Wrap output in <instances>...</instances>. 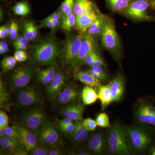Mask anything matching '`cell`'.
<instances>
[{
    "mask_svg": "<svg viewBox=\"0 0 155 155\" xmlns=\"http://www.w3.org/2000/svg\"><path fill=\"white\" fill-rule=\"evenodd\" d=\"M107 141L108 150L112 154L128 155L133 152L127 128L119 123L109 127Z\"/></svg>",
    "mask_w": 155,
    "mask_h": 155,
    "instance_id": "obj_1",
    "label": "cell"
},
{
    "mask_svg": "<svg viewBox=\"0 0 155 155\" xmlns=\"http://www.w3.org/2000/svg\"><path fill=\"white\" fill-rule=\"evenodd\" d=\"M58 45L52 38L45 39L37 45L33 52L35 61L42 65H48L54 63L58 54Z\"/></svg>",
    "mask_w": 155,
    "mask_h": 155,
    "instance_id": "obj_2",
    "label": "cell"
},
{
    "mask_svg": "<svg viewBox=\"0 0 155 155\" xmlns=\"http://www.w3.org/2000/svg\"><path fill=\"white\" fill-rule=\"evenodd\" d=\"M129 141L134 151L143 152L152 143V132L143 127L132 126L127 128Z\"/></svg>",
    "mask_w": 155,
    "mask_h": 155,
    "instance_id": "obj_3",
    "label": "cell"
},
{
    "mask_svg": "<svg viewBox=\"0 0 155 155\" xmlns=\"http://www.w3.org/2000/svg\"><path fill=\"white\" fill-rule=\"evenodd\" d=\"M35 134L39 143L43 146L54 147L58 146L62 142L57 126L48 121Z\"/></svg>",
    "mask_w": 155,
    "mask_h": 155,
    "instance_id": "obj_4",
    "label": "cell"
},
{
    "mask_svg": "<svg viewBox=\"0 0 155 155\" xmlns=\"http://www.w3.org/2000/svg\"><path fill=\"white\" fill-rule=\"evenodd\" d=\"M20 124L35 133L48 121L44 111L39 108L29 110L19 117Z\"/></svg>",
    "mask_w": 155,
    "mask_h": 155,
    "instance_id": "obj_5",
    "label": "cell"
},
{
    "mask_svg": "<svg viewBox=\"0 0 155 155\" xmlns=\"http://www.w3.org/2000/svg\"><path fill=\"white\" fill-rule=\"evenodd\" d=\"M103 46L113 53H117L120 48V41L115 24L112 19H107L101 34Z\"/></svg>",
    "mask_w": 155,
    "mask_h": 155,
    "instance_id": "obj_6",
    "label": "cell"
},
{
    "mask_svg": "<svg viewBox=\"0 0 155 155\" xmlns=\"http://www.w3.org/2000/svg\"><path fill=\"white\" fill-rule=\"evenodd\" d=\"M84 33L81 32L73 35L66 40L61 53V58L64 64L71 65L75 60L79 52Z\"/></svg>",
    "mask_w": 155,
    "mask_h": 155,
    "instance_id": "obj_7",
    "label": "cell"
},
{
    "mask_svg": "<svg viewBox=\"0 0 155 155\" xmlns=\"http://www.w3.org/2000/svg\"><path fill=\"white\" fill-rule=\"evenodd\" d=\"M17 104L19 107H27L43 102L41 95L29 86L18 89L16 93Z\"/></svg>",
    "mask_w": 155,
    "mask_h": 155,
    "instance_id": "obj_8",
    "label": "cell"
},
{
    "mask_svg": "<svg viewBox=\"0 0 155 155\" xmlns=\"http://www.w3.org/2000/svg\"><path fill=\"white\" fill-rule=\"evenodd\" d=\"M97 43L95 36L84 32L78 54L71 65L77 66L82 64L84 58L91 53L96 51Z\"/></svg>",
    "mask_w": 155,
    "mask_h": 155,
    "instance_id": "obj_9",
    "label": "cell"
},
{
    "mask_svg": "<svg viewBox=\"0 0 155 155\" xmlns=\"http://www.w3.org/2000/svg\"><path fill=\"white\" fill-rule=\"evenodd\" d=\"M34 74L33 69L28 66L18 67L14 71L11 79V84L14 88H22L30 82Z\"/></svg>",
    "mask_w": 155,
    "mask_h": 155,
    "instance_id": "obj_10",
    "label": "cell"
},
{
    "mask_svg": "<svg viewBox=\"0 0 155 155\" xmlns=\"http://www.w3.org/2000/svg\"><path fill=\"white\" fill-rule=\"evenodd\" d=\"M149 3L146 0H136L130 4L125 10L127 16L136 20H144L148 19L147 10Z\"/></svg>",
    "mask_w": 155,
    "mask_h": 155,
    "instance_id": "obj_11",
    "label": "cell"
},
{
    "mask_svg": "<svg viewBox=\"0 0 155 155\" xmlns=\"http://www.w3.org/2000/svg\"><path fill=\"white\" fill-rule=\"evenodd\" d=\"M19 134L22 144L28 152L31 151L37 146V138L35 134L21 124H15L12 126Z\"/></svg>",
    "mask_w": 155,
    "mask_h": 155,
    "instance_id": "obj_12",
    "label": "cell"
},
{
    "mask_svg": "<svg viewBox=\"0 0 155 155\" xmlns=\"http://www.w3.org/2000/svg\"><path fill=\"white\" fill-rule=\"evenodd\" d=\"M66 83V77L61 70L58 71L54 78L47 86V93L51 98L56 99Z\"/></svg>",
    "mask_w": 155,
    "mask_h": 155,
    "instance_id": "obj_13",
    "label": "cell"
},
{
    "mask_svg": "<svg viewBox=\"0 0 155 155\" xmlns=\"http://www.w3.org/2000/svg\"><path fill=\"white\" fill-rule=\"evenodd\" d=\"M108 84L112 92L113 102L121 101L125 90V81L123 76L121 74L116 75Z\"/></svg>",
    "mask_w": 155,
    "mask_h": 155,
    "instance_id": "obj_14",
    "label": "cell"
},
{
    "mask_svg": "<svg viewBox=\"0 0 155 155\" xmlns=\"http://www.w3.org/2000/svg\"><path fill=\"white\" fill-rule=\"evenodd\" d=\"M78 95L77 87L74 84H69L63 89L56 99L59 104H67L75 101Z\"/></svg>",
    "mask_w": 155,
    "mask_h": 155,
    "instance_id": "obj_15",
    "label": "cell"
},
{
    "mask_svg": "<svg viewBox=\"0 0 155 155\" xmlns=\"http://www.w3.org/2000/svg\"><path fill=\"white\" fill-rule=\"evenodd\" d=\"M98 14L95 9L88 13L83 14L76 19L75 26L77 30L81 32H85L90 26L94 22L98 17Z\"/></svg>",
    "mask_w": 155,
    "mask_h": 155,
    "instance_id": "obj_16",
    "label": "cell"
},
{
    "mask_svg": "<svg viewBox=\"0 0 155 155\" xmlns=\"http://www.w3.org/2000/svg\"><path fill=\"white\" fill-rule=\"evenodd\" d=\"M84 106L81 104H73L67 106L61 111V114L65 117L74 121L83 120Z\"/></svg>",
    "mask_w": 155,
    "mask_h": 155,
    "instance_id": "obj_17",
    "label": "cell"
},
{
    "mask_svg": "<svg viewBox=\"0 0 155 155\" xmlns=\"http://www.w3.org/2000/svg\"><path fill=\"white\" fill-rule=\"evenodd\" d=\"M105 140L103 133L98 132L95 134L90 139L87 147L93 153L100 154L104 152L105 148Z\"/></svg>",
    "mask_w": 155,
    "mask_h": 155,
    "instance_id": "obj_18",
    "label": "cell"
},
{
    "mask_svg": "<svg viewBox=\"0 0 155 155\" xmlns=\"http://www.w3.org/2000/svg\"><path fill=\"white\" fill-rule=\"evenodd\" d=\"M94 9V5L91 0H74L72 12L76 19Z\"/></svg>",
    "mask_w": 155,
    "mask_h": 155,
    "instance_id": "obj_19",
    "label": "cell"
},
{
    "mask_svg": "<svg viewBox=\"0 0 155 155\" xmlns=\"http://www.w3.org/2000/svg\"><path fill=\"white\" fill-rule=\"evenodd\" d=\"M75 78L87 86L91 87L97 89L101 85L100 80L89 72L78 71L76 73Z\"/></svg>",
    "mask_w": 155,
    "mask_h": 155,
    "instance_id": "obj_20",
    "label": "cell"
},
{
    "mask_svg": "<svg viewBox=\"0 0 155 155\" xmlns=\"http://www.w3.org/2000/svg\"><path fill=\"white\" fill-rule=\"evenodd\" d=\"M101 104L102 110H104L107 106L113 102L112 92L109 84L100 85L97 92Z\"/></svg>",
    "mask_w": 155,
    "mask_h": 155,
    "instance_id": "obj_21",
    "label": "cell"
},
{
    "mask_svg": "<svg viewBox=\"0 0 155 155\" xmlns=\"http://www.w3.org/2000/svg\"><path fill=\"white\" fill-rule=\"evenodd\" d=\"M58 72L55 66H51L39 72L38 80L43 85L47 86L54 78Z\"/></svg>",
    "mask_w": 155,
    "mask_h": 155,
    "instance_id": "obj_22",
    "label": "cell"
},
{
    "mask_svg": "<svg viewBox=\"0 0 155 155\" xmlns=\"http://www.w3.org/2000/svg\"><path fill=\"white\" fill-rule=\"evenodd\" d=\"M82 120L75 121L76 127L72 136V140L75 143H81L85 141L88 137L89 131L84 127Z\"/></svg>",
    "mask_w": 155,
    "mask_h": 155,
    "instance_id": "obj_23",
    "label": "cell"
},
{
    "mask_svg": "<svg viewBox=\"0 0 155 155\" xmlns=\"http://www.w3.org/2000/svg\"><path fill=\"white\" fill-rule=\"evenodd\" d=\"M107 19L105 16L99 14L97 18L87 29V33L94 36L101 35Z\"/></svg>",
    "mask_w": 155,
    "mask_h": 155,
    "instance_id": "obj_24",
    "label": "cell"
},
{
    "mask_svg": "<svg viewBox=\"0 0 155 155\" xmlns=\"http://www.w3.org/2000/svg\"><path fill=\"white\" fill-rule=\"evenodd\" d=\"M82 100L84 104L89 105L96 101L98 99L97 93L93 87L86 86L83 88L82 91Z\"/></svg>",
    "mask_w": 155,
    "mask_h": 155,
    "instance_id": "obj_25",
    "label": "cell"
},
{
    "mask_svg": "<svg viewBox=\"0 0 155 155\" xmlns=\"http://www.w3.org/2000/svg\"><path fill=\"white\" fill-rule=\"evenodd\" d=\"M23 36L25 37L28 41L33 40L38 35V29L36 25L31 21H25L22 25Z\"/></svg>",
    "mask_w": 155,
    "mask_h": 155,
    "instance_id": "obj_26",
    "label": "cell"
},
{
    "mask_svg": "<svg viewBox=\"0 0 155 155\" xmlns=\"http://www.w3.org/2000/svg\"><path fill=\"white\" fill-rule=\"evenodd\" d=\"M136 116L138 121L141 123L155 127V115L147 114L138 108L136 112Z\"/></svg>",
    "mask_w": 155,
    "mask_h": 155,
    "instance_id": "obj_27",
    "label": "cell"
},
{
    "mask_svg": "<svg viewBox=\"0 0 155 155\" xmlns=\"http://www.w3.org/2000/svg\"><path fill=\"white\" fill-rule=\"evenodd\" d=\"M76 17L73 12H71L62 17L61 25L62 28L67 31H70L72 27L75 25Z\"/></svg>",
    "mask_w": 155,
    "mask_h": 155,
    "instance_id": "obj_28",
    "label": "cell"
},
{
    "mask_svg": "<svg viewBox=\"0 0 155 155\" xmlns=\"http://www.w3.org/2000/svg\"><path fill=\"white\" fill-rule=\"evenodd\" d=\"M12 11L18 16H25L30 13V9L27 2L22 1L17 3L12 8Z\"/></svg>",
    "mask_w": 155,
    "mask_h": 155,
    "instance_id": "obj_29",
    "label": "cell"
},
{
    "mask_svg": "<svg viewBox=\"0 0 155 155\" xmlns=\"http://www.w3.org/2000/svg\"><path fill=\"white\" fill-rule=\"evenodd\" d=\"M108 5L115 11H121L126 10L128 7L129 0H107Z\"/></svg>",
    "mask_w": 155,
    "mask_h": 155,
    "instance_id": "obj_30",
    "label": "cell"
},
{
    "mask_svg": "<svg viewBox=\"0 0 155 155\" xmlns=\"http://www.w3.org/2000/svg\"><path fill=\"white\" fill-rule=\"evenodd\" d=\"M17 61L14 57L8 56L3 58L1 62V68L4 72L14 69L17 64Z\"/></svg>",
    "mask_w": 155,
    "mask_h": 155,
    "instance_id": "obj_31",
    "label": "cell"
},
{
    "mask_svg": "<svg viewBox=\"0 0 155 155\" xmlns=\"http://www.w3.org/2000/svg\"><path fill=\"white\" fill-rule=\"evenodd\" d=\"M74 3V0H64L60 8L62 17L72 11Z\"/></svg>",
    "mask_w": 155,
    "mask_h": 155,
    "instance_id": "obj_32",
    "label": "cell"
},
{
    "mask_svg": "<svg viewBox=\"0 0 155 155\" xmlns=\"http://www.w3.org/2000/svg\"><path fill=\"white\" fill-rule=\"evenodd\" d=\"M0 105L1 108H7L8 107V103L9 101V96L7 94V92L6 91L3 84L2 81L1 79L0 81Z\"/></svg>",
    "mask_w": 155,
    "mask_h": 155,
    "instance_id": "obj_33",
    "label": "cell"
},
{
    "mask_svg": "<svg viewBox=\"0 0 155 155\" xmlns=\"http://www.w3.org/2000/svg\"><path fill=\"white\" fill-rule=\"evenodd\" d=\"M97 126L102 127H109L111 126L109 116L105 113H101L97 115L96 119Z\"/></svg>",
    "mask_w": 155,
    "mask_h": 155,
    "instance_id": "obj_34",
    "label": "cell"
},
{
    "mask_svg": "<svg viewBox=\"0 0 155 155\" xmlns=\"http://www.w3.org/2000/svg\"><path fill=\"white\" fill-rule=\"evenodd\" d=\"M4 131L5 133L6 136L8 137L11 139L13 140L14 141L19 143L22 144V140H21L20 136L18 132L13 127H9V126H8L4 129Z\"/></svg>",
    "mask_w": 155,
    "mask_h": 155,
    "instance_id": "obj_35",
    "label": "cell"
},
{
    "mask_svg": "<svg viewBox=\"0 0 155 155\" xmlns=\"http://www.w3.org/2000/svg\"><path fill=\"white\" fill-rule=\"evenodd\" d=\"M82 125L84 127L89 131H93L95 130L97 126L96 121L90 118L83 119Z\"/></svg>",
    "mask_w": 155,
    "mask_h": 155,
    "instance_id": "obj_36",
    "label": "cell"
},
{
    "mask_svg": "<svg viewBox=\"0 0 155 155\" xmlns=\"http://www.w3.org/2000/svg\"><path fill=\"white\" fill-rule=\"evenodd\" d=\"M8 33L10 38L12 40H15L18 36V25L16 22H11L9 25Z\"/></svg>",
    "mask_w": 155,
    "mask_h": 155,
    "instance_id": "obj_37",
    "label": "cell"
},
{
    "mask_svg": "<svg viewBox=\"0 0 155 155\" xmlns=\"http://www.w3.org/2000/svg\"><path fill=\"white\" fill-rule=\"evenodd\" d=\"M14 57L17 62H24L28 60V55L24 50H16L14 53Z\"/></svg>",
    "mask_w": 155,
    "mask_h": 155,
    "instance_id": "obj_38",
    "label": "cell"
},
{
    "mask_svg": "<svg viewBox=\"0 0 155 155\" xmlns=\"http://www.w3.org/2000/svg\"><path fill=\"white\" fill-rule=\"evenodd\" d=\"M50 149L46 147L37 146L32 150L31 151L30 155H48Z\"/></svg>",
    "mask_w": 155,
    "mask_h": 155,
    "instance_id": "obj_39",
    "label": "cell"
},
{
    "mask_svg": "<svg viewBox=\"0 0 155 155\" xmlns=\"http://www.w3.org/2000/svg\"><path fill=\"white\" fill-rule=\"evenodd\" d=\"M9 125V118L5 111H0V128L4 130Z\"/></svg>",
    "mask_w": 155,
    "mask_h": 155,
    "instance_id": "obj_40",
    "label": "cell"
},
{
    "mask_svg": "<svg viewBox=\"0 0 155 155\" xmlns=\"http://www.w3.org/2000/svg\"><path fill=\"white\" fill-rule=\"evenodd\" d=\"M138 108L147 114L155 115V107L153 105L146 103H143Z\"/></svg>",
    "mask_w": 155,
    "mask_h": 155,
    "instance_id": "obj_41",
    "label": "cell"
},
{
    "mask_svg": "<svg viewBox=\"0 0 155 155\" xmlns=\"http://www.w3.org/2000/svg\"><path fill=\"white\" fill-rule=\"evenodd\" d=\"M59 127L61 131L64 132V133L69 134V135H72L75 131L76 125H75V122H74V123L69 124V125L59 126Z\"/></svg>",
    "mask_w": 155,
    "mask_h": 155,
    "instance_id": "obj_42",
    "label": "cell"
},
{
    "mask_svg": "<svg viewBox=\"0 0 155 155\" xmlns=\"http://www.w3.org/2000/svg\"><path fill=\"white\" fill-rule=\"evenodd\" d=\"M17 142L14 141L7 136L0 138V146L1 150H4L9 146L10 145Z\"/></svg>",
    "mask_w": 155,
    "mask_h": 155,
    "instance_id": "obj_43",
    "label": "cell"
},
{
    "mask_svg": "<svg viewBox=\"0 0 155 155\" xmlns=\"http://www.w3.org/2000/svg\"><path fill=\"white\" fill-rule=\"evenodd\" d=\"M99 56V55L97 54L96 51L91 53L87 56L86 58H84L82 64H85L88 65L91 62L94 61Z\"/></svg>",
    "mask_w": 155,
    "mask_h": 155,
    "instance_id": "obj_44",
    "label": "cell"
},
{
    "mask_svg": "<svg viewBox=\"0 0 155 155\" xmlns=\"http://www.w3.org/2000/svg\"><path fill=\"white\" fill-rule=\"evenodd\" d=\"M41 25L42 26H45L51 29L56 28L54 24V20L49 17L42 21Z\"/></svg>",
    "mask_w": 155,
    "mask_h": 155,
    "instance_id": "obj_45",
    "label": "cell"
},
{
    "mask_svg": "<svg viewBox=\"0 0 155 155\" xmlns=\"http://www.w3.org/2000/svg\"><path fill=\"white\" fill-rule=\"evenodd\" d=\"M56 121L58 122L59 126H64V125H69L74 123V120L69 119L67 117H65L62 119H56Z\"/></svg>",
    "mask_w": 155,
    "mask_h": 155,
    "instance_id": "obj_46",
    "label": "cell"
},
{
    "mask_svg": "<svg viewBox=\"0 0 155 155\" xmlns=\"http://www.w3.org/2000/svg\"><path fill=\"white\" fill-rule=\"evenodd\" d=\"M9 25H4L0 27V38H5L9 35L8 33Z\"/></svg>",
    "mask_w": 155,
    "mask_h": 155,
    "instance_id": "obj_47",
    "label": "cell"
},
{
    "mask_svg": "<svg viewBox=\"0 0 155 155\" xmlns=\"http://www.w3.org/2000/svg\"><path fill=\"white\" fill-rule=\"evenodd\" d=\"M90 73H91L92 75H93L94 77L97 78V79H99V80L104 81L106 80L107 78L105 77L104 76H103L102 75H101L98 72H96L94 70H93L92 68L90 69L88 71Z\"/></svg>",
    "mask_w": 155,
    "mask_h": 155,
    "instance_id": "obj_48",
    "label": "cell"
},
{
    "mask_svg": "<svg viewBox=\"0 0 155 155\" xmlns=\"http://www.w3.org/2000/svg\"><path fill=\"white\" fill-rule=\"evenodd\" d=\"M63 153L62 150L57 147H52L48 153V155H63Z\"/></svg>",
    "mask_w": 155,
    "mask_h": 155,
    "instance_id": "obj_49",
    "label": "cell"
},
{
    "mask_svg": "<svg viewBox=\"0 0 155 155\" xmlns=\"http://www.w3.org/2000/svg\"><path fill=\"white\" fill-rule=\"evenodd\" d=\"M94 63L95 66H98V67H104L105 65L102 58H101V56L100 55L95 60Z\"/></svg>",
    "mask_w": 155,
    "mask_h": 155,
    "instance_id": "obj_50",
    "label": "cell"
},
{
    "mask_svg": "<svg viewBox=\"0 0 155 155\" xmlns=\"http://www.w3.org/2000/svg\"><path fill=\"white\" fill-rule=\"evenodd\" d=\"M49 17L54 21H55V20H60V19L62 18V16H61L60 11H59V12H54L51 15L49 16Z\"/></svg>",
    "mask_w": 155,
    "mask_h": 155,
    "instance_id": "obj_51",
    "label": "cell"
},
{
    "mask_svg": "<svg viewBox=\"0 0 155 155\" xmlns=\"http://www.w3.org/2000/svg\"><path fill=\"white\" fill-rule=\"evenodd\" d=\"M14 46L16 50H25L27 49V47H28L27 45L19 43H14Z\"/></svg>",
    "mask_w": 155,
    "mask_h": 155,
    "instance_id": "obj_52",
    "label": "cell"
},
{
    "mask_svg": "<svg viewBox=\"0 0 155 155\" xmlns=\"http://www.w3.org/2000/svg\"><path fill=\"white\" fill-rule=\"evenodd\" d=\"M92 69L95 71L96 72H98L101 75H103V76H104L105 77L107 78V75H106V73L104 72L103 69H102L101 67H98V66H94V67H93L91 68Z\"/></svg>",
    "mask_w": 155,
    "mask_h": 155,
    "instance_id": "obj_53",
    "label": "cell"
},
{
    "mask_svg": "<svg viewBox=\"0 0 155 155\" xmlns=\"http://www.w3.org/2000/svg\"><path fill=\"white\" fill-rule=\"evenodd\" d=\"M0 46L4 48L7 51V52L9 51V48L8 45V44H7L6 41H2L0 42Z\"/></svg>",
    "mask_w": 155,
    "mask_h": 155,
    "instance_id": "obj_54",
    "label": "cell"
},
{
    "mask_svg": "<svg viewBox=\"0 0 155 155\" xmlns=\"http://www.w3.org/2000/svg\"><path fill=\"white\" fill-rule=\"evenodd\" d=\"M6 136L4 130L0 128V138H2Z\"/></svg>",
    "mask_w": 155,
    "mask_h": 155,
    "instance_id": "obj_55",
    "label": "cell"
},
{
    "mask_svg": "<svg viewBox=\"0 0 155 155\" xmlns=\"http://www.w3.org/2000/svg\"><path fill=\"white\" fill-rule=\"evenodd\" d=\"M75 155H91L90 153L88 152H86L85 151H80L79 152L77 153V154H75Z\"/></svg>",
    "mask_w": 155,
    "mask_h": 155,
    "instance_id": "obj_56",
    "label": "cell"
},
{
    "mask_svg": "<svg viewBox=\"0 0 155 155\" xmlns=\"http://www.w3.org/2000/svg\"><path fill=\"white\" fill-rule=\"evenodd\" d=\"M7 51L2 47L0 46V54H5V53H7Z\"/></svg>",
    "mask_w": 155,
    "mask_h": 155,
    "instance_id": "obj_57",
    "label": "cell"
},
{
    "mask_svg": "<svg viewBox=\"0 0 155 155\" xmlns=\"http://www.w3.org/2000/svg\"><path fill=\"white\" fill-rule=\"evenodd\" d=\"M151 154L155 155V147L153 148L150 151Z\"/></svg>",
    "mask_w": 155,
    "mask_h": 155,
    "instance_id": "obj_58",
    "label": "cell"
},
{
    "mask_svg": "<svg viewBox=\"0 0 155 155\" xmlns=\"http://www.w3.org/2000/svg\"><path fill=\"white\" fill-rule=\"evenodd\" d=\"M152 5L153 7L155 9V0H153L152 2Z\"/></svg>",
    "mask_w": 155,
    "mask_h": 155,
    "instance_id": "obj_59",
    "label": "cell"
},
{
    "mask_svg": "<svg viewBox=\"0 0 155 155\" xmlns=\"http://www.w3.org/2000/svg\"><path fill=\"white\" fill-rule=\"evenodd\" d=\"M5 1H6V0H5Z\"/></svg>",
    "mask_w": 155,
    "mask_h": 155,
    "instance_id": "obj_60",
    "label": "cell"
}]
</instances>
